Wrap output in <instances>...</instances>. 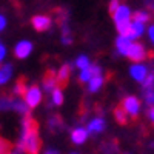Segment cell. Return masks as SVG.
I'll return each mask as SVG.
<instances>
[{"instance_id": "cell-34", "label": "cell", "mask_w": 154, "mask_h": 154, "mask_svg": "<svg viewBox=\"0 0 154 154\" xmlns=\"http://www.w3.org/2000/svg\"><path fill=\"white\" fill-rule=\"evenodd\" d=\"M145 3H146L149 8H152V9H154V0H145Z\"/></svg>"}, {"instance_id": "cell-15", "label": "cell", "mask_w": 154, "mask_h": 154, "mask_svg": "<svg viewBox=\"0 0 154 154\" xmlns=\"http://www.w3.org/2000/svg\"><path fill=\"white\" fill-rule=\"evenodd\" d=\"M11 74H12V66L9 63H5V65L0 66V85H5L11 79Z\"/></svg>"}, {"instance_id": "cell-17", "label": "cell", "mask_w": 154, "mask_h": 154, "mask_svg": "<svg viewBox=\"0 0 154 154\" xmlns=\"http://www.w3.org/2000/svg\"><path fill=\"white\" fill-rule=\"evenodd\" d=\"M114 117H116V120H117L119 123H128V112L123 109V106L120 105V106H117L116 108V111H114Z\"/></svg>"}, {"instance_id": "cell-12", "label": "cell", "mask_w": 154, "mask_h": 154, "mask_svg": "<svg viewBox=\"0 0 154 154\" xmlns=\"http://www.w3.org/2000/svg\"><path fill=\"white\" fill-rule=\"evenodd\" d=\"M86 137H88V130H85V128H82V126L75 128V130H72V133H71V140L75 145L83 143L86 140Z\"/></svg>"}, {"instance_id": "cell-5", "label": "cell", "mask_w": 154, "mask_h": 154, "mask_svg": "<svg viewBox=\"0 0 154 154\" xmlns=\"http://www.w3.org/2000/svg\"><path fill=\"white\" fill-rule=\"evenodd\" d=\"M130 74L134 80L137 82H145V79L148 77V68L145 65H142V63H136V65H133L130 68Z\"/></svg>"}, {"instance_id": "cell-28", "label": "cell", "mask_w": 154, "mask_h": 154, "mask_svg": "<svg viewBox=\"0 0 154 154\" xmlns=\"http://www.w3.org/2000/svg\"><path fill=\"white\" fill-rule=\"evenodd\" d=\"M120 6V3H119V0H111V3H109V14L112 16L114 12H116V9H117Z\"/></svg>"}, {"instance_id": "cell-23", "label": "cell", "mask_w": 154, "mask_h": 154, "mask_svg": "<svg viewBox=\"0 0 154 154\" xmlns=\"http://www.w3.org/2000/svg\"><path fill=\"white\" fill-rule=\"evenodd\" d=\"M12 108L17 109L19 112H23V114H26L28 112V103L26 102H22V100H14V105H12Z\"/></svg>"}, {"instance_id": "cell-10", "label": "cell", "mask_w": 154, "mask_h": 154, "mask_svg": "<svg viewBox=\"0 0 154 154\" xmlns=\"http://www.w3.org/2000/svg\"><path fill=\"white\" fill-rule=\"evenodd\" d=\"M133 40L130 37H126V35H119L117 37V40H116V48H117V53L122 54V56H126V51L128 48L131 46Z\"/></svg>"}, {"instance_id": "cell-7", "label": "cell", "mask_w": 154, "mask_h": 154, "mask_svg": "<svg viewBox=\"0 0 154 154\" xmlns=\"http://www.w3.org/2000/svg\"><path fill=\"white\" fill-rule=\"evenodd\" d=\"M31 23L37 31H48L51 28V19L48 16H34Z\"/></svg>"}, {"instance_id": "cell-21", "label": "cell", "mask_w": 154, "mask_h": 154, "mask_svg": "<svg viewBox=\"0 0 154 154\" xmlns=\"http://www.w3.org/2000/svg\"><path fill=\"white\" fill-rule=\"evenodd\" d=\"M133 20L134 22H139V23H146L149 20V14L145 11H137L136 14L133 16Z\"/></svg>"}, {"instance_id": "cell-3", "label": "cell", "mask_w": 154, "mask_h": 154, "mask_svg": "<svg viewBox=\"0 0 154 154\" xmlns=\"http://www.w3.org/2000/svg\"><path fill=\"white\" fill-rule=\"evenodd\" d=\"M126 57L128 59H131L134 62H140V60H143L146 57V51H145V46L143 45H140V43H131V46L128 48L126 51Z\"/></svg>"}, {"instance_id": "cell-14", "label": "cell", "mask_w": 154, "mask_h": 154, "mask_svg": "<svg viewBox=\"0 0 154 154\" xmlns=\"http://www.w3.org/2000/svg\"><path fill=\"white\" fill-rule=\"evenodd\" d=\"M102 85H103V77H102V74L100 75H93L88 82V89L91 93H96L102 88Z\"/></svg>"}, {"instance_id": "cell-30", "label": "cell", "mask_w": 154, "mask_h": 154, "mask_svg": "<svg viewBox=\"0 0 154 154\" xmlns=\"http://www.w3.org/2000/svg\"><path fill=\"white\" fill-rule=\"evenodd\" d=\"M5 56H6V48L0 43V63H2V60L5 59Z\"/></svg>"}, {"instance_id": "cell-25", "label": "cell", "mask_w": 154, "mask_h": 154, "mask_svg": "<svg viewBox=\"0 0 154 154\" xmlns=\"http://www.w3.org/2000/svg\"><path fill=\"white\" fill-rule=\"evenodd\" d=\"M0 154H12L11 152V143L2 137H0Z\"/></svg>"}, {"instance_id": "cell-32", "label": "cell", "mask_w": 154, "mask_h": 154, "mask_svg": "<svg viewBox=\"0 0 154 154\" xmlns=\"http://www.w3.org/2000/svg\"><path fill=\"white\" fill-rule=\"evenodd\" d=\"M62 42L65 43V45H71V43H72V38H71L69 35H63V37H62Z\"/></svg>"}, {"instance_id": "cell-29", "label": "cell", "mask_w": 154, "mask_h": 154, "mask_svg": "<svg viewBox=\"0 0 154 154\" xmlns=\"http://www.w3.org/2000/svg\"><path fill=\"white\" fill-rule=\"evenodd\" d=\"M6 28V17L0 14V31H3Z\"/></svg>"}, {"instance_id": "cell-11", "label": "cell", "mask_w": 154, "mask_h": 154, "mask_svg": "<svg viewBox=\"0 0 154 154\" xmlns=\"http://www.w3.org/2000/svg\"><path fill=\"white\" fill-rule=\"evenodd\" d=\"M143 31H145V23H139V22H131V28H130V31H128V34H126V37H130L131 40H134V38H139L140 35L143 34Z\"/></svg>"}, {"instance_id": "cell-6", "label": "cell", "mask_w": 154, "mask_h": 154, "mask_svg": "<svg viewBox=\"0 0 154 154\" xmlns=\"http://www.w3.org/2000/svg\"><path fill=\"white\" fill-rule=\"evenodd\" d=\"M32 51V43L28 42V40H22L16 45V49H14V54L17 59H26Z\"/></svg>"}, {"instance_id": "cell-1", "label": "cell", "mask_w": 154, "mask_h": 154, "mask_svg": "<svg viewBox=\"0 0 154 154\" xmlns=\"http://www.w3.org/2000/svg\"><path fill=\"white\" fill-rule=\"evenodd\" d=\"M42 148V140L38 137L37 128H31V130H25L22 133V139L17 145L19 151H23L26 154H38Z\"/></svg>"}, {"instance_id": "cell-33", "label": "cell", "mask_w": 154, "mask_h": 154, "mask_svg": "<svg viewBox=\"0 0 154 154\" xmlns=\"http://www.w3.org/2000/svg\"><path fill=\"white\" fill-rule=\"evenodd\" d=\"M148 117H149V119L152 120V123H154V106H152V108L148 111Z\"/></svg>"}, {"instance_id": "cell-22", "label": "cell", "mask_w": 154, "mask_h": 154, "mask_svg": "<svg viewBox=\"0 0 154 154\" xmlns=\"http://www.w3.org/2000/svg\"><path fill=\"white\" fill-rule=\"evenodd\" d=\"M89 65H91V62H89V59L86 56H80V57H77V60H75V66L79 69H85Z\"/></svg>"}, {"instance_id": "cell-24", "label": "cell", "mask_w": 154, "mask_h": 154, "mask_svg": "<svg viewBox=\"0 0 154 154\" xmlns=\"http://www.w3.org/2000/svg\"><path fill=\"white\" fill-rule=\"evenodd\" d=\"M82 72H80V82H89V79L93 77V71H91V65H89L88 68H85V69H80Z\"/></svg>"}, {"instance_id": "cell-20", "label": "cell", "mask_w": 154, "mask_h": 154, "mask_svg": "<svg viewBox=\"0 0 154 154\" xmlns=\"http://www.w3.org/2000/svg\"><path fill=\"white\" fill-rule=\"evenodd\" d=\"M49 128L53 131H59V130H62V128H63V123H62L59 116H54V117L49 119Z\"/></svg>"}, {"instance_id": "cell-9", "label": "cell", "mask_w": 154, "mask_h": 154, "mask_svg": "<svg viewBox=\"0 0 154 154\" xmlns=\"http://www.w3.org/2000/svg\"><path fill=\"white\" fill-rule=\"evenodd\" d=\"M59 82H57V74L54 71H46L45 79H43V88L46 89L48 93H51L54 88H57Z\"/></svg>"}, {"instance_id": "cell-19", "label": "cell", "mask_w": 154, "mask_h": 154, "mask_svg": "<svg viewBox=\"0 0 154 154\" xmlns=\"http://www.w3.org/2000/svg\"><path fill=\"white\" fill-rule=\"evenodd\" d=\"M116 28H117L120 35H126L128 31L131 28V20H126V22H120V23H116Z\"/></svg>"}, {"instance_id": "cell-8", "label": "cell", "mask_w": 154, "mask_h": 154, "mask_svg": "<svg viewBox=\"0 0 154 154\" xmlns=\"http://www.w3.org/2000/svg\"><path fill=\"white\" fill-rule=\"evenodd\" d=\"M112 17H114V22H116V23L131 20V11H130V8H128L126 5H120L117 9H116V12L112 14Z\"/></svg>"}, {"instance_id": "cell-4", "label": "cell", "mask_w": 154, "mask_h": 154, "mask_svg": "<svg viewBox=\"0 0 154 154\" xmlns=\"http://www.w3.org/2000/svg\"><path fill=\"white\" fill-rule=\"evenodd\" d=\"M122 106H123V109L128 112V116H130V117H137L139 109H140V102H139V99H137V97L130 96V97L123 99Z\"/></svg>"}, {"instance_id": "cell-35", "label": "cell", "mask_w": 154, "mask_h": 154, "mask_svg": "<svg viewBox=\"0 0 154 154\" xmlns=\"http://www.w3.org/2000/svg\"><path fill=\"white\" fill-rule=\"evenodd\" d=\"M45 154H60L59 151H56V149H49V151H46Z\"/></svg>"}, {"instance_id": "cell-16", "label": "cell", "mask_w": 154, "mask_h": 154, "mask_svg": "<svg viewBox=\"0 0 154 154\" xmlns=\"http://www.w3.org/2000/svg\"><path fill=\"white\" fill-rule=\"evenodd\" d=\"M105 130V120L103 119H94L88 125V133H102Z\"/></svg>"}, {"instance_id": "cell-2", "label": "cell", "mask_w": 154, "mask_h": 154, "mask_svg": "<svg viewBox=\"0 0 154 154\" xmlns=\"http://www.w3.org/2000/svg\"><path fill=\"white\" fill-rule=\"evenodd\" d=\"M23 100L28 103L29 108L37 106L38 103H40V100H42V91H40V88H38V86L28 88L26 91H25V94H23Z\"/></svg>"}, {"instance_id": "cell-27", "label": "cell", "mask_w": 154, "mask_h": 154, "mask_svg": "<svg viewBox=\"0 0 154 154\" xmlns=\"http://www.w3.org/2000/svg\"><path fill=\"white\" fill-rule=\"evenodd\" d=\"M12 105H14V102H11L6 97H0V109H11Z\"/></svg>"}, {"instance_id": "cell-13", "label": "cell", "mask_w": 154, "mask_h": 154, "mask_svg": "<svg viewBox=\"0 0 154 154\" xmlns=\"http://www.w3.org/2000/svg\"><path fill=\"white\" fill-rule=\"evenodd\" d=\"M69 72H71L69 65H63V66L59 69V72H57V82H59V85H63V86H65V85L68 83Z\"/></svg>"}, {"instance_id": "cell-18", "label": "cell", "mask_w": 154, "mask_h": 154, "mask_svg": "<svg viewBox=\"0 0 154 154\" xmlns=\"http://www.w3.org/2000/svg\"><path fill=\"white\" fill-rule=\"evenodd\" d=\"M51 97H53V103L54 105H62L63 103V93L60 88H54L51 91Z\"/></svg>"}, {"instance_id": "cell-26", "label": "cell", "mask_w": 154, "mask_h": 154, "mask_svg": "<svg viewBox=\"0 0 154 154\" xmlns=\"http://www.w3.org/2000/svg\"><path fill=\"white\" fill-rule=\"evenodd\" d=\"M145 91V100L146 103L154 106V88H148V89H143Z\"/></svg>"}, {"instance_id": "cell-31", "label": "cell", "mask_w": 154, "mask_h": 154, "mask_svg": "<svg viewBox=\"0 0 154 154\" xmlns=\"http://www.w3.org/2000/svg\"><path fill=\"white\" fill-rule=\"evenodd\" d=\"M148 35H149V40H151L152 45H154V25L148 28Z\"/></svg>"}]
</instances>
